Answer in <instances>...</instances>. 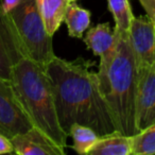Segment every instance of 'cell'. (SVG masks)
I'll return each instance as SVG.
<instances>
[{
	"label": "cell",
	"instance_id": "6",
	"mask_svg": "<svg viewBox=\"0 0 155 155\" xmlns=\"http://www.w3.org/2000/svg\"><path fill=\"white\" fill-rule=\"evenodd\" d=\"M129 41L138 68L155 70V21L148 16L134 17Z\"/></svg>",
	"mask_w": 155,
	"mask_h": 155
},
{
	"label": "cell",
	"instance_id": "13",
	"mask_svg": "<svg viewBox=\"0 0 155 155\" xmlns=\"http://www.w3.org/2000/svg\"><path fill=\"white\" fill-rule=\"evenodd\" d=\"M91 18V11L80 7L75 2H69L64 17L69 36L73 38H82L84 32L89 28Z\"/></svg>",
	"mask_w": 155,
	"mask_h": 155
},
{
	"label": "cell",
	"instance_id": "1",
	"mask_svg": "<svg viewBox=\"0 0 155 155\" xmlns=\"http://www.w3.org/2000/svg\"><path fill=\"white\" fill-rule=\"evenodd\" d=\"M94 65L83 58L67 61L56 55L46 65L58 123L67 136L73 123L89 127L100 137L116 131Z\"/></svg>",
	"mask_w": 155,
	"mask_h": 155
},
{
	"label": "cell",
	"instance_id": "19",
	"mask_svg": "<svg viewBox=\"0 0 155 155\" xmlns=\"http://www.w3.org/2000/svg\"><path fill=\"white\" fill-rule=\"evenodd\" d=\"M22 2V0H0V5L3 13H9L14 8L17 7L19 3Z\"/></svg>",
	"mask_w": 155,
	"mask_h": 155
},
{
	"label": "cell",
	"instance_id": "14",
	"mask_svg": "<svg viewBox=\"0 0 155 155\" xmlns=\"http://www.w3.org/2000/svg\"><path fill=\"white\" fill-rule=\"evenodd\" d=\"M107 7L115 20L114 31L121 36H129L134 17L129 0H107Z\"/></svg>",
	"mask_w": 155,
	"mask_h": 155
},
{
	"label": "cell",
	"instance_id": "5",
	"mask_svg": "<svg viewBox=\"0 0 155 155\" xmlns=\"http://www.w3.org/2000/svg\"><path fill=\"white\" fill-rule=\"evenodd\" d=\"M32 127L16 96L12 81L0 78V133L11 139Z\"/></svg>",
	"mask_w": 155,
	"mask_h": 155
},
{
	"label": "cell",
	"instance_id": "4",
	"mask_svg": "<svg viewBox=\"0 0 155 155\" xmlns=\"http://www.w3.org/2000/svg\"><path fill=\"white\" fill-rule=\"evenodd\" d=\"M5 14L17 37L24 55L46 67L55 54L52 36L46 30L36 1L22 0L11 12Z\"/></svg>",
	"mask_w": 155,
	"mask_h": 155
},
{
	"label": "cell",
	"instance_id": "8",
	"mask_svg": "<svg viewBox=\"0 0 155 155\" xmlns=\"http://www.w3.org/2000/svg\"><path fill=\"white\" fill-rule=\"evenodd\" d=\"M85 45L93 51L96 56L100 58L98 71L106 70L115 56L118 44V36L112 30L108 22L98 24L88 29L84 38Z\"/></svg>",
	"mask_w": 155,
	"mask_h": 155
},
{
	"label": "cell",
	"instance_id": "3",
	"mask_svg": "<svg viewBox=\"0 0 155 155\" xmlns=\"http://www.w3.org/2000/svg\"><path fill=\"white\" fill-rule=\"evenodd\" d=\"M11 81L33 127L41 130L54 143L65 150L68 136L58 123L52 85L46 67L22 56L14 65Z\"/></svg>",
	"mask_w": 155,
	"mask_h": 155
},
{
	"label": "cell",
	"instance_id": "10",
	"mask_svg": "<svg viewBox=\"0 0 155 155\" xmlns=\"http://www.w3.org/2000/svg\"><path fill=\"white\" fill-rule=\"evenodd\" d=\"M24 52L0 5V78L11 80L14 65Z\"/></svg>",
	"mask_w": 155,
	"mask_h": 155
},
{
	"label": "cell",
	"instance_id": "16",
	"mask_svg": "<svg viewBox=\"0 0 155 155\" xmlns=\"http://www.w3.org/2000/svg\"><path fill=\"white\" fill-rule=\"evenodd\" d=\"M132 155H155V124L132 136Z\"/></svg>",
	"mask_w": 155,
	"mask_h": 155
},
{
	"label": "cell",
	"instance_id": "2",
	"mask_svg": "<svg viewBox=\"0 0 155 155\" xmlns=\"http://www.w3.org/2000/svg\"><path fill=\"white\" fill-rule=\"evenodd\" d=\"M117 36L115 56L106 70L97 71L98 81L116 131L123 135L134 136L138 133L136 127L138 67L129 36L118 34Z\"/></svg>",
	"mask_w": 155,
	"mask_h": 155
},
{
	"label": "cell",
	"instance_id": "18",
	"mask_svg": "<svg viewBox=\"0 0 155 155\" xmlns=\"http://www.w3.org/2000/svg\"><path fill=\"white\" fill-rule=\"evenodd\" d=\"M138 1L146 11L147 16L155 21V0H138Z\"/></svg>",
	"mask_w": 155,
	"mask_h": 155
},
{
	"label": "cell",
	"instance_id": "15",
	"mask_svg": "<svg viewBox=\"0 0 155 155\" xmlns=\"http://www.w3.org/2000/svg\"><path fill=\"white\" fill-rule=\"evenodd\" d=\"M68 136H71L73 143L71 148L78 154H88L89 150L93 148L98 138L100 137L93 129L80 123H73L69 129Z\"/></svg>",
	"mask_w": 155,
	"mask_h": 155
},
{
	"label": "cell",
	"instance_id": "11",
	"mask_svg": "<svg viewBox=\"0 0 155 155\" xmlns=\"http://www.w3.org/2000/svg\"><path fill=\"white\" fill-rule=\"evenodd\" d=\"M132 136L115 131L98 138L87 155H132Z\"/></svg>",
	"mask_w": 155,
	"mask_h": 155
},
{
	"label": "cell",
	"instance_id": "20",
	"mask_svg": "<svg viewBox=\"0 0 155 155\" xmlns=\"http://www.w3.org/2000/svg\"><path fill=\"white\" fill-rule=\"evenodd\" d=\"M67 1H68V2H75L77 0H67Z\"/></svg>",
	"mask_w": 155,
	"mask_h": 155
},
{
	"label": "cell",
	"instance_id": "17",
	"mask_svg": "<svg viewBox=\"0 0 155 155\" xmlns=\"http://www.w3.org/2000/svg\"><path fill=\"white\" fill-rule=\"evenodd\" d=\"M11 153H14L11 139L0 133V154H11Z\"/></svg>",
	"mask_w": 155,
	"mask_h": 155
},
{
	"label": "cell",
	"instance_id": "7",
	"mask_svg": "<svg viewBox=\"0 0 155 155\" xmlns=\"http://www.w3.org/2000/svg\"><path fill=\"white\" fill-rule=\"evenodd\" d=\"M155 124V70L138 68L136 127L138 132Z\"/></svg>",
	"mask_w": 155,
	"mask_h": 155
},
{
	"label": "cell",
	"instance_id": "9",
	"mask_svg": "<svg viewBox=\"0 0 155 155\" xmlns=\"http://www.w3.org/2000/svg\"><path fill=\"white\" fill-rule=\"evenodd\" d=\"M14 153L18 155H64L65 150L55 144L37 127L15 135L11 138Z\"/></svg>",
	"mask_w": 155,
	"mask_h": 155
},
{
	"label": "cell",
	"instance_id": "12",
	"mask_svg": "<svg viewBox=\"0 0 155 155\" xmlns=\"http://www.w3.org/2000/svg\"><path fill=\"white\" fill-rule=\"evenodd\" d=\"M48 34L53 37L64 21L69 2L67 0H35Z\"/></svg>",
	"mask_w": 155,
	"mask_h": 155
}]
</instances>
